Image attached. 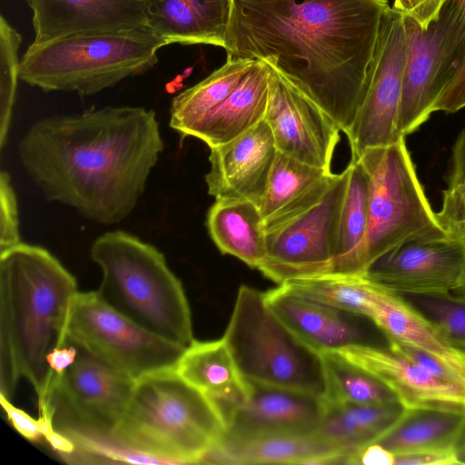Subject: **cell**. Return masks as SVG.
Listing matches in <instances>:
<instances>
[{"label":"cell","instance_id":"obj_16","mask_svg":"<svg viewBox=\"0 0 465 465\" xmlns=\"http://www.w3.org/2000/svg\"><path fill=\"white\" fill-rule=\"evenodd\" d=\"M363 275L396 293L449 294L465 281V242L449 237L407 242Z\"/></svg>","mask_w":465,"mask_h":465},{"label":"cell","instance_id":"obj_19","mask_svg":"<svg viewBox=\"0 0 465 465\" xmlns=\"http://www.w3.org/2000/svg\"><path fill=\"white\" fill-rule=\"evenodd\" d=\"M277 149L262 120L239 137L210 148L208 193L215 199L246 200L259 208L263 202Z\"/></svg>","mask_w":465,"mask_h":465},{"label":"cell","instance_id":"obj_41","mask_svg":"<svg viewBox=\"0 0 465 465\" xmlns=\"http://www.w3.org/2000/svg\"><path fill=\"white\" fill-rule=\"evenodd\" d=\"M0 402L7 420L22 436L30 440H36L43 437L44 426L40 418L34 419L24 411L15 407L9 400L3 396H0Z\"/></svg>","mask_w":465,"mask_h":465},{"label":"cell","instance_id":"obj_28","mask_svg":"<svg viewBox=\"0 0 465 465\" xmlns=\"http://www.w3.org/2000/svg\"><path fill=\"white\" fill-rule=\"evenodd\" d=\"M325 403L324 415L314 433L351 455L374 443L404 411L399 401L382 404Z\"/></svg>","mask_w":465,"mask_h":465},{"label":"cell","instance_id":"obj_42","mask_svg":"<svg viewBox=\"0 0 465 465\" xmlns=\"http://www.w3.org/2000/svg\"><path fill=\"white\" fill-rule=\"evenodd\" d=\"M465 180V127L458 134L448 163L445 182L448 186Z\"/></svg>","mask_w":465,"mask_h":465},{"label":"cell","instance_id":"obj_22","mask_svg":"<svg viewBox=\"0 0 465 465\" xmlns=\"http://www.w3.org/2000/svg\"><path fill=\"white\" fill-rule=\"evenodd\" d=\"M336 175L277 151L260 208L265 232L282 226L315 206Z\"/></svg>","mask_w":465,"mask_h":465},{"label":"cell","instance_id":"obj_7","mask_svg":"<svg viewBox=\"0 0 465 465\" xmlns=\"http://www.w3.org/2000/svg\"><path fill=\"white\" fill-rule=\"evenodd\" d=\"M223 338L245 381L325 399L322 353L306 344L274 312L264 292L247 285L239 288Z\"/></svg>","mask_w":465,"mask_h":465},{"label":"cell","instance_id":"obj_40","mask_svg":"<svg viewBox=\"0 0 465 465\" xmlns=\"http://www.w3.org/2000/svg\"><path fill=\"white\" fill-rule=\"evenodd\" d=\"M446 0H394L393 8L411 17L423 28L435 19Z\"/></svg>","mask_w":465,"mask_h":465},{"label":"cell","instance_id":"obj_10","mask_svg":"<svg viewBox=\"0 0 465 465\" xmlns=\"http://www.w3.org/2000/svg\"><path fill=\"white\" fill-rule=\"evenodd\" d=\"M406 63L399 129L406 137L431 115L436 99L465 60V3L446 0L426 28L403 15Z\"/></svg>","mask_w":465,"mask_h":465},{"label":"cell","instance_id":"obj_11","mask_svg":"<svg viewBox=\"0 0 465 465\" xmlns=\"http://www.w3.org/2000/svg\"><path fill=\"white\" fill-rule=\"evenodd\" d=\"M67 337L134 380L175 368L186 349L130 321L107 305L96 292L76 294Z\"/></svg>","mask_w":465,"mask_h":465},{"label":"cell","instance_id":"obj_18","mask_svg":"<svg viewBox=\"0 0 465 465\" xmlns=\"http://www.w3.org/2000/svg\"><path fill=\"white\" fill-rule=\"evenodd\" d=\"M264 293L274 312L320 353L353 345L388 344L384 333L367 317L297 296L280 286Z\"/></svg>","mask_w":465,"mask_h":465},{"label":"cell","instance_id":"obj_3","mask_svg":"<svg viewBox=\"0 0 465 465\" xmlns=\"http://www.w3.org/2000/svg\"><path fill=\"white\" fill-rule=\"evenodd\" d=\"M75 278L46 249L20 242L0 252V396L25 378L45 402L49 354L67 344Z\"/></svg>","mask_w":465,"mask_h":465},{"label":"cell","instance_id":"obj_35","mask_svg":"<svg viewBox=\"0 0 465 465\" xmlns=\"http://www.w3.org/2000/svg\"><path fill=\"white\" fill-rule=\"evenodd\" d=\"M22 37L6 21L0 18V144L4 145L13 113L20 62L18 50Z\"/></svg>","mask_w":465,"mask_h":465},{"label":"cell","instance_id":"obj_12","mask_svg":"<svg viewBox=\"0 0 465 465\" xmlns=\"http://www.w3.org/2000/svg\"><path fill=\"white\" fill-rule=\"evenodd\" d=\"M336 351L382 381L405 410H465V379L421 349L388 340L387 345H353Z\"/></svg>","mask_w":465,"mask_h":465},{"label":"cell","instance_id":"obj_24","mask_svg":"<svg viewBox=\"0 0 465 465\" xmlns=\"http://www.w3.org/2000/svg\"><path fill=\"white\" fill-rule=\"evenodd\" d=\"M271 66L256 60L232 93L193 126L186 136L209 148L224 144L264 120L270 94Z\"/></svg>","mask_w":465,"mask_h":465},{"label":"cell","instance_id":"obj_4","mask_svg":"<svg viewBox=\"0 0 465 465\" xmlns=\"http://www.w3.org/2000/svg\"><path fill=\"white\" fill-rule=\"evenodd\" d=\"M224 431L215 404L168 368L136 380L112 442L164 463H202Z\"/></svg>","mask_w":465,"mask_h":465},{"label":"cell","instance_id":"obj_26","mask_svg":"<svg viewBox=\"0 0 465 465\" xmlns=\"http://www.w3.org/2000/svg\"><path fill=\"white\" fill-rule=\"evenodd\" d=\"M371 320L388 340L432 354L465 379V353L398 293L381 286Z\"/></svg>","mask_w":465,"mask_h":465},{"label":"cell","instance_id":"obj_17","mask_svg":"<svg viewBox=\"0 0 465 465\" xmlns=\"http://www.w3.org/2000/svg\"><path fill=\"white\" fill-rule=\"evenodd\" d=\"M247 384L245 399L223 414L226 437L247 439L267 434L312 433L324 415L323 398L263 383L247 381Z\"/></svg>","mask_w":465,"mask_h":465},{"label":"cell","instance_id":"obj_39","mask_svg":"<svg viewBox=\"0 0 465 465\" xmlns=\"http://www.w3.org/2000/svg\"><path fill=\"white\" fill-rule=\"evenodd\" d=\"M454 465L460 464L455 446L427 449L394 455L393 465Z\"/></svg>","mask_w":465,"mask_h":465},{"label":"cell","instance_id":"obj_29","mask_svg":"<svg viewBox=\"0 0 465 465\" xmlns=\"http://www.w3.org/2000/svg\"><path fill=\"white\" fill-rule=\"evenodd\" d=\"M465 423V410H405L398 421L374 443L393 455L455 446Z\"/></svg>","mask_w":465,"mask_h":465},{"label":"cell","instance_id":"obj_1","mask_svg":"<svg viewBox=\"0 0 465 465\" xmlns=\"http://www.w3.org/2000/svg\"><path fill=\"white\" fill-rule=\"evenodd\" d=\"M388 0H232L227 55L268 64L348 134Z\"/></svg>","mask_w":465,"mask_h":465},{"label":"cell","instance_id":"obj_43","mask_svg":"<svg viewBox=\"0 0 465 465\" xmlns=\"http://www.w3.org/2000/svg\"><path fill=\"white\" fill-rule=\"evenodd\" d=\"M394 455L377 443H371L354 454L350 464L392 465Z\"/></svg>","mask_w":465,"mask_h":465},{"label":"cell","instance_id":"obj_20","mask_svg":"<svg viewBox=\"0 0 465 465\" xmlns=\"http://www.w3.org/2000/svg\"><path fill=\"white\" fill-rule=\"evenodd\" d=\"M27 4L33 12L35 45L74 35L148 28L150 0H27Z\"/></svg>","mask_w":465,"mask_h":465},{"label":"cell","instance_id":"obj_32","mask_svg":"<svg viewBox=\"0 0 465 465\" xmlns=\"http://www.w3.org/2000/svg\"><path fill=\"white\" fill-rule=\"evenodd\" d=\"M297 296L371 319L381 286L361 274L326 273L279 285Z\"/></svg>","mask_w":465,"mask_h":465},{"label":"cell","instance_id":"obj_23","mask_svg":"<svg viewBox=\"0 0 465 465\" xmlns=\"http://www.w3.org/2000/svg\"><path fill=\"white\" fill-rule=\"evenodd\" d=\"M232 0H150L148 28L164 45L224 48Z\"/></svg>","mask_w":465,"mask_h":465},{"label":"cell","instance_id":"obj_15","mask_svg":"<svg viewBox=\"0 0 465 465\" xmlns=\"http://www.w3.org/2000/svg\"><path fill=\"white\" fill-rule=\"evenodd\" d=\"M264 120L278 152L331 172L340 127L312 98L272 68Z\"/></svg>","mask_w":465,"mask_h":465},{"label":"cell","instance_id":"obj_46","mask_svg":"<svg viewBox=\"0 0 465 465\" xmlns=\"http://www.w3.org/2000/svg\"><path fill=\"white\" fill-rule=\"evenodd\" d=\"M450 294L459 300L465 302V281L460 286L453 290Z\"/></svg>","mask_w":465,"mask_h":465},{"label":"cell","instance_id":"obj_30","mask_svg":"<svg viewBox=\"0 0 465 465\" xmlns=\"http://www.w3.org/2000/svg\"><path fill=\"white\" fill-rule=\"evenodd\" d=\"M254 60L227 55L220 68L175 95L171 103L170 125L186 136L188 131L221 104L239 85Z\"/></svg>","mask_w":465,"mask_h":465},{"label":"cell","instance_id":"obj_45","mask_svg":"<svg viewBox=\"0 0 465 465\" xmlns=\"http://www.w3.org/2000/svg\"><path fill=\"white\" fill-rule=\"evenodd\" d=\"M455 450L460 464H465V423L456 440Z\"/></svg>","mask_w":465,"mask_h":465},{"label":"cell","instance_id":"obj_31","mask_svg":"<svg viewBox=\"0 0 465 465\" xmlns=\"http://www.w3.org/2000/svg\"><path fill=\"white\" fill-rule=\"evenodd\" d=\"M347 167L348 185L330 273L360 274L359 261L369 219V175L360 160L351 161Z\"/></svg>","mask_w":465,"mask_h":465},{"label":"cell","instance_id":"obj_33","mask_svg":"<svg viewBox=\"0 0 465 465\" xmlns=\"http://www.w3.org/2000/svg\"><path fill=\"white\" fill-rule=\"evenodd\" d=\"M326 376V402L382 404L399 401L378 378L340 352L322 353Z\"/></svg>","mask_w":465,"mask_h":465},{"label":"cell","instance_id":"obj_25","mask_svg":"<svg viewBox=\"0 0 465 465\" xmlns=\"http://www.w3.org/2000/svg\"><path fill=\"white\" fill-rule=\"evenodd\" d=\"M175 370L215 404L223 418L247 395V381L223 338L207 341L194 340L182 354Z\"/></svg>","mask_w":465,"mask_h":465},{"label":"cell","instance_id":"obj_38","mask_svg":"<svg viewBox=\"0 0 465 465\" xmlns=\"http://www.w3.org/2000/svg\"><path fill=\"white\" fill-rule=\"evenodd\" d=\"M465 3V0H463ZM465 107V60L455 75L436 99L431 114L443 112L454 114Z\"/></svg>","mask_w":465,"mask_h":465},{"label":"cell","instance_id":"obj_5","mask_svg":"<svg viewBox=\"0 0 465 465\" xmlns=\"http://www.w3.org/2000/svg\"><path fill=\"white\" fill-rule=\"evenodd\" d=\"M102 271L96 291L111 308L142 328L187 348L193 341L190 306L181 281L154 246L122 231L94 242Z\"/></svg>","mask_w":465,"mask_h":465},{"label":"cell","instance_id":"obj_14","mask_svg":"<svg viewBox=\"0 0 465 465\" xmlns=\"http://www.w3.org/2000/svg\"><path fill=\"white\" fill-rule=\"evenodd\" d=\"M348 179L347 167L315 206L266 232L267 253L258 268L266 278L280 285L331 272Z\"/></svg>","mask_w":465,"mask_h":465},{"label":"cell","instance_id":"obj_6","mask_svg":"<svg viewBox=\"0 0 465 465\" xmlns=\"http://www.w3.org/2000/svg\"><path fill=\"white\" fill-rule=\"evenodd\" d=\"M163 46V40L148 28L31 44L20 62L19 79L45 92L90 95L153 68Z\"/></svg>","mask_w":465,"mask_h":465},{"label":"cell","instance_id":"obj_36","mask_svg":"<svg viewBox=\"0 0 465 465\" xmlns=\"http://www.w3.org/2000/svg\"><path fill=\"white\" fill-rule=\"evenodd\" d=\"M436 218L447 236L465 242V180L442 191Z\"/></svg>","mask_w":465,"mask_h":465},{"label":"cell","instance_id":"obj_37","mask_svg":"<svg viewBox=\"0 0 465 465\" xmlns=\"http://www.w3.org/2000/svg\"><path fill=\"white\" fill-rule=\"evenodd\" d=\"M21 242L16 198L9 174L0 173V252Z\"/></svg>","mask_w":465,"mask_h":465},{"label":"cell","instance_id":"obj_21","mask_svg":"<svg viewBox=\"0 0 465 465\" xmlns=\"http://www.w3.org/2000/svg\"><path fill=\"white\" fill-rule=\"evenodd\" d=\"M348 454L314 432L267 434L247 439L223 435L204 455L202 463L346 464Z\"/></svg>","mask_w":465,"mask_h":465},{"label":"cell","instance_id":"obj_34","mask_svg":"<svg viewBox=\"0 0 465 465\" xmlns=\"http://www.w3.org/2000/svg\"><path fill=\"white\" fill-rule=\"evenodd\" d=\"M465 353V302L449 294L398 293Z\"/></svg>","mask_w":465,"mask_h":465},{"label":"cell","instance_id":"obj_2","mask_svg":"<svg viewBox=\"0 0 465 465\" xmlns=\"http://www.w3.org/2000/svg\"><path fill=\"white\" fill-rule=\"evenodd\" d=\"M163 149L153 111L107 106L35 122L18 154L46 199L114 224L136 206Z\"/></svg>","mask_w":465,"mask_h":465},{"label":"cell","instance_id":"obj_13","mask_svg":"<svg viewBox=\"0 0 465 465\" xmlns=\"http://www.w3.org/2000/svg\"><path fill=\"white\" fill-rule=\"evenodd\" d=\"M403 15L388 7L370 64L364 94L352 126L346 134L356 161L368 149L397 143L400 107L406 63Z\"/></svg>","mask_w":465,"mask_h":465},{"label":"cell","instance_id":"obj_9","mask_svg":"<svg viewBox=\"0 0 465 465\" xmlns=\"http://www.w3.org/2000/svg\"><path fill=\"white\" fill-rule=\"evenodd\" d=\"M74 344L75 361L54 374L39 411L74 444L112 441L136 380Z\"/></svg>","mask_w":465,"mask_h":465},{"label":"cell","instance_id":"obj_8","mask_svg":"<svg viewBox=\"0 0 465 465\" xmlns=\"http://www.w3.org/2000/svg\"><path fill=\"white\" fill-rule=\"evenodd\" d=\"M405 138L370 148L358 159L369 175L368 227L359 261L361 275L404 242L448 238L420 182Z\"/></svg>","mask_w":465,"mask_h":465},{"label":"cell","instance_id":"obj_27","mask_svg":"<svg viewBox=\"0 0 465 465\" xmlns=\"http://www.w3.org/2000/svg\"><path fill=\"white\" fill-rule=\"evenodd\" d=\"M207 228L217 248L252 268H259L266 253V232L258 206L246 200L216 199L207 214Z\"/></svg>","mask_w":465,"mask_h":465},{"label":"cell","instance_id":"obj_44","mask_svg":"<svg viewBox=\"0 0 465 465\" xmlns=\"http://www.w3.org/2000/svg\"><path fill=\"white\" fill-rule=\"evenodd\" d=\"M77 355V347L72 341L62 348L52 351L48 356L49 366L54 374H61L75 361Z\"/></svg>","mask_w":465,"mask_h":465}]
</instances>
